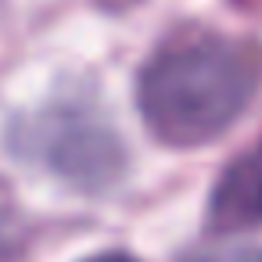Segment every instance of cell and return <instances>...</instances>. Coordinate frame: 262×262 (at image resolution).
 <instances>
[{"instance_id":"4","label":"cell","mask_w":262,"mask_h":262,"mask_svg":"<svg viewBox=\"0 0 262 262\" xmlns=\"http://www.w3.org/2000/svg\"><path fill=\"white\" fill-rule=\"evenodd\" d=\"M180 262H262V248L255 244H212L183 255Z\"/></svg>"},{"instance_id":"2","label":"cell","mask_w":262,"mask_h":262,"mask_svg":"<svg viewBox=\"0 0 262 262\" xmlns=\"http://www.w3.org/2000/svg\"><path fill=\"white\" fill-rule=\"evenodd\" d=\"M11 147L83 194H104L126 172L122 137L86 94H69L22 115L11 129Z\"/></svg>"},{"instance_id":"3","label":"cell","mask_w":262,"mask_h":262,"mask_svg":"<svg viewBox=\"0 0 262 262\" xmlns=\"http://www.w3.org/2000/svg\"><path fill=\"white\" fill-rule=\"evenodd\" d=\"M208 226L215 233L262 226V137L219 172L208 198Z\"/></svg>"},{"instance_id":"1","label":"cell","mask_w":262,"mask_h":262,"mask_svg":"<svg viewBox=\"0 0 262 262\" xmlns=\"http://www.w3.org/2000/svg\"><path fill=\"white\" fill-rule=\"evenodd\" d=\"M258 79L262 51L251 40L183 29L147 54L137 76V108L155 140L201 147L244 115Z\"/></svg>"},{"instance_id":"5","label":"cell","mask_w":262,"mask_h":262,"mask_svg":"<svg viewBox=\"0 0 262 262\" xmlns=\"http://www.w3.org/2000/svg\"><path fill=\"white\" fill-rule=\"evenodd\" d=\"M83 262H140V258H133L129 251H97V255H90Z\"/></svg>"}]
</instances>
